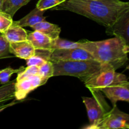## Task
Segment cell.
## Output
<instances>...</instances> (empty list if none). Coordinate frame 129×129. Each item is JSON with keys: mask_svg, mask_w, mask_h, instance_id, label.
Instances as JSON below:
<instances>
[{"mask_svg": "<svg viewBox=\"0 0 129 129\" xmlns=\"http://www.w3.org/2000/svg\"><path fill=\"white\" fill-rule=\"evenodd\" d=\"M54 66V76H70L85 83L98 72L102 63L95 59L82 60H51Z\"/></svg>", "mask_w": 129, "mask_h": 129, "instance_id": "3957f363", "label": "cell"}, {"mask_svg": "<svg viewBox=\"0 0 129 129\" xmlns=\"http://www.w3.org/2000/svg\"><path fill=\"white\" fill-rule=\"evenodd\" d=\"M47 81L39 74L16 81L15 83V99L16 101L25 100L28 94L38 87L44 85Z\"/></svg>", "mask_w": 129, "mask_h": 129, "instance_id": "52a82bcc", "label": "cell"}, {"mask_svg": "<svg viewBox=\"0 0 129 129\" xmlns=\"http://www.w3.org/2000/svg\"><path fill=\"white\" fill-rule=\"evenodd\" d=\"M25 68L21 66L18 69H13L11 67H8L5 69L0 71V83L1 84H5L10 81V78L13 74H18L20 72L22 71Z\"/></svg>", "mask_w": 129, "mask_h": 129, "instance_id": "d6986e66", "label": "cell"}, {"mask_svg": "<svg viewBox=\"0 0 129 129\" xmlns=\"http://www.w3.org/2000/svg\"><path fill=\"white\" fill-rule=\"evenodd\" d=\"M6 40L10 43L18 42L28 40V31L13 21L11 26L3 33Z\"/></svg>", "mask_w": 129, "mask_h": 129, "instance_id": "4fadbf2b", "label": "cell"}, {"mask_svg": "<svg viewBox=\"0 0 129 129\" xmlns=\"http://www.w3.org/2000/svg\"><path fill=\"white\" fill-rule=\"evenodd\" d=\"M31 28L34 30L39 31L47 35L53 40L59 38L60 33V28L58 25L47 22L45 20L31 26Z\"/></svg>", "mask_w": 129, "mask_h": 129, "instance_id": "9a60e30c", "label": "cell"}, {"mask_svg": "<svg viewBox=\"0 0 129 129\" xmlns=\"http://www.w3.org/2000/svg\"><path fill=\"white\" fill-rule=\"evenodd\" d=\"M30 0H3L1 11L13 16L16 11L28 3Z\"/></svg>", "mask_w": 129, "mask_h": 129, "instance_id": "2e32d148", "label": "cell"}, {"mask_svg": "<svg viewBox=\"0 0 129 129\" xmlns=\"http://www.w3.org/2000/svg\"><path fill=\"white\" fill-rule=\"evenodd\" d=\"M74 48H81L80 42H72L65 39L57 38L53 40L52 51L55 49H74Z\"/></svg>", "mask_w": 129, "mask_h": 129, "instance_id": "ac0fdd59", "label": "cell"}, {"mask_svg": "<svg viewBox=\"0 0 129 129\" xmlns=\"http://www.w3.org/2000/svg\"><path fill=\"white\" fill-rule=\"evenodd\" d=\"M100 91L110 100L113 107L116 105L118 101L129 103V82L128 81L115 83L110 86L102 88Z\"/></svg>", "mask_w": 129, "mask_h": 129, "instance_id": "30bf717a", "label": "cell"}, {"mask_svg": "<svg viewBox=\"0 0 129 129\" xmlns=\"http://www.w3.org/2000/svg\"><path fill=\"white\" fill-rule=\"evenodd\" d=\"M106 28L108 35L120 37L129 46V7L120 14L113 25Z\"/></svg>", "mask_w": 129, "mask_h": 129, "instance_id": "ba28073f", "label": "cell"}, {"mask_svg": "<svg viewBox=\"0 0 129 129\" xmlns=\"http://www.w3.org/2000/svg\"><path fill=\"white\" fill-rule=\"evenodd\" d=\"M44 11H45L39 10L36 7L23 18L18 21H16V23L22 27H31L41 21H45L46 17L44 16Z\"/></svg>", "mask_w": 129, "mask_h": 129, "instance_id": "5bb4252c", "label": "cell"}, {"mask_svg": "<svg viewBox=\"0 0 129 129\" xmlns=\"http://www.w3.org/2000/svg\"><path fill=\"white\" fill-rule=\"evenodd\" d=\"M81 48L91 54L95 60L110 65L115 70L123 66L128 60L129 46L118 37L101 41L80 40Z\"/></svg>", "mask_w": 129, "mask_h": 129, "instance_id": "7a4b0ae2", "label": "cell"}, {"mask_svg": "<svg viewBox=\"0 0 129 129\" xmlns=\"http://www.w3.org/2000/svg\"><path fill=\"white\" fill-rule=\"evenodd\" d=\"M94 59L90 53L81 48L55 49L51 52L50 60H82Z\"/></svg>", "mask_w": 129, "mask_h": 129, "instance_id": "9c48e42d", "label": "cell"}, {"mask_svg": "<svg viewBox=\"0 0 129 129\" xmlns=\"http://www.w3.org/2000/svg\"><path fill=\"white\" fill-rule=\"evenodd\" d=\"M129 7L120 0H66L52 10H67L86 16L106 28L110 26Z\"/></svg>", "mask_w": 129, "mask_h": 129, "instance_id": "6da1fadb", "label": "cell"}, {"mask_svg": "<svg viewBox=\"0 0 129 129\" xmlns=\"http://www.w3.org/2000/svg\"><path fill=\"white\" fill-rule=\"evenodd\" d=\"M10 42L2 33H0V59L11 57L10 55Z\"/></svg>", "mask_w": 129, "mask_h": 129, "instance_id": "44dd1931", "label": "cell"}, {"mask_svg": "<svg viewBox=\"0 0 129 129\" xmlns=\"http://www.w3.org/2000/svg\"><path fill=\"white\" fill-rule=\"evenodd\" d=\"M27 66H37L40 67L47 61L46 59L42 57L41 55L35 54L33 56L30 57L28 59H26Z\"/></svg>", "mask_w": 129, "mask_h": 129, "instance_id": "d4e9b609", "label": "cell"}, {"mask_svg": "<svg viewBox=\"0 0 129 129\" xmlns=\"http://www.w3.org/2000/svg\"><path fill=\"white\" fill-rule=\"evenodd\" d=\"M127 81V77L124 74L117 73L114 68L109 64L102 63L99 71L86 81L84 84L91 91H100L102 88Z\"/></svg>", "mask_w": 129, "mask_h": 129, "instance_id": "5b68a950", "label": "cell"}, {"mask_svg": "<svg viewBox=\"0 0 129 129\" xmlns=\"http://www.w3.org/2000/svg\"><path fill=\"white\" fill-rule=\"evenodd\" d=\"M66 1V0H39L37 4L36 7L39 10L45 11L49 9L51 10Z\"/></svg>", "mask_w": 129, "mask_h": 129, "instance_id": "7402d4cb", "label": "cell"}, {"mask_svg": "<svg viewBox=\"0 0 129 129\" xmlns=\"http://www.w3.org/2000/svg\"><path fill=\"white\" fill-rule=\"evenodd\" d=\"M91 92L93 95L91 98L83 97L82 98L86 108L89 122V125L86 128L94 129L106 113L110 110L111 108L106 102L101 91H91Z\"/></svg>", "mask_w": 129, "mask_h": 129, "instance_id": "277c9868", "label": "cell"}, {"mask_svg": "<svg viewBox=\"0 0 129 129\" xmlns=\"http://www.w3.org/2000/svg\"><path fill=\"white\" fill-rule=\"evenodd\" d=\"M39 74L48 81V79L51 77L54 76V66L50 60H47L41 66L39 67Z\"/></svg>", "mask_w": 129, "mask_h": 129, "instance_id": "ffe728a7", "label": "cell"}, {"mask_svg": "<svg viewBox=\"0 0 129 129\" xmlns=\"http://www.w3.org/2000/svg\"><path fill=\"white\" fill-rule=\"evenodd\" d=\"M127 69H128V70H129V65L127 67Z\"/></svg>", "mask_w": 129, "mask_h": 129, "instance_id": "83f0119b", "label": "cell"}, {"mask_svg": "<svg viewBox=\"0 0 129 129\" xmlns=\"http://www.w3.org/2000/svg\"><path fill=\"white\" fill-rule=\"evenodd\" d=\"M23 101V100L16 101V100H14L13 102H11V103H8V104H5V103H4V104L0 105V112H2V111H3L4 110L6 109V108H8V107H11V106L17 104V103H20V102H22Z\"/></svg>", "mask_w": 129, "mask_h": 129, "instance_id": "484cf974", "label": "cell"}, {"mask_svg": "<svg viewBox=\"0 0 129 129\" xmlns=\"http://www.w3.org/2000/svg\"><path fill=\"white\" fill-rule=\"evenodd\" d=\"M16 81V79L9 81L0 87V105L4 104L12 99H15V86Z\"/></svg>", "mask_w": 129, "mask_h": 129, "instance_id": "e0dca14e", "label": "cell"}, {"mask_svg": "<svg viewBox=\"0 0 129 129\" xmlns=\"http://www.w3.org/2000/svg\"><path fill=\"white\" fill-rule=\"evenodd\" d=\"M2 3H3V0H0V11H1V6H2Z\"/></svg>", "mask_w": 129, "mask_h": 129, "instance_id": "4316f807", "label": "cell"}, {"mask_svg": "<svg viewBox=\"0 0 129 129\" xmlns=\"http://www.w3.org/2000/svg\"><path fill=\"white\" fill-rule=\"evenodd\" d=\"M28 40L31 43L35 50L52 52L53 40L40 31L37 30L28 31Z\"/></svg>", "mask_w": 129, "mask_h": 129, "instance_id": "7c38bea8", "label": "cell"}, {"mask_svg": "<svg viewBox=\"0 0 129 129\" xmlns=\"http://www.w3.org/2000/svg\"><path fill=\"white\" fill-rule=\"evenodd\" d=\"M129 129V114L120 110L117 105L106 113L94 129Z\"/></svg>", "mask_w": 129, "mask_h": 129, "instance_id": "8992f818", "label": "cell"}, {"mask_svg": "<svg viewBox=\"0 0 129 129\" xmlns=\"http://www.w3.org/2000/svg\"><path fill=\"white\" fill-rule=\"evenodd\" d=\"M38 74H39V67L27 66V68H25L23 71L18 73V76L16 80H20V79H24L25 78H28V77L31 76Z\"/></svg>", "mask_w": 129, "mask_h": 129, "instance_id": "cb8c5ba5", "label": "cell"}, {"mask_svg": "<svg viewBox=\"0 0 129 129\" xmlns=\"http://www.w3.org/2000/svg\"><path fill=\"white\" fill-rule=\"evenodd\" d=\"M35 49L28 40L10 43V52L22 59H28L35 54Z\"/></svg>", "mask_w": 129, "mask_h": 129, "instance_id": "8fae6325", "label": "cell"}, {"mask_svg": "<svg viewBox=\"0 0 129 129\" xmlns=\"http://www.w3.org/2000/svg\"><path fill=\"white\" fill-rule=\"evenodd\" d=\"M13 22V17L9 14L0 11V33H4Z\"/></svg>", "mask_w": 129, "mask_h": 129, "instance_id": "603a6c76", "label": "cell"}]
</instances>
